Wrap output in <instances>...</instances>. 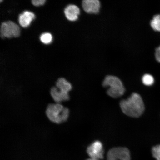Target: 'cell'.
Segmentation results:
<instances>
[{"mask_svg": "<svg viewBox=\"0 0 160 160\" xmlns=\"http://www.w3.org/2000/svg\"><path fill=\"white\" fill-rule=\"evenodd\" d=\"M122 111L126 115L133 118L141 116L145 111V105L141 96L134 93L127 99L120 102Z\"/></svg>", "mask_w": 160, "mask_h": 160, "instance_id": "6da1fadb", "label": "cell"}, {"mask_svg": "<svg viewBox=\"0 0 160 160\" xmlns=\"http://www.w3.org/2000/svg\"><path fill=\"white\" fill-rule=\"evenodd\" d=\"M69 110L61 103H50L46 110V114L50 121L61 124L67 121L69 115Z\"/></svg>", "mask_w": 160, "mask_h": 160, "instance_id": "7a4b0ae2", "label": "cell"}, {"mask_svg": "<svg viewBox=\"0 0 160 160\" xmlns=\"http://www.w3.org/2000/svg\"><path fill=\"white\" fill-rule=\"evenodd\" d=\"M104 87H109L107 91L108 94L113 98L121 97L125 92V89L122 81L115 76H107L102 83Z\"/></svg>", "mask_w": 160, "mask_h": 160, "instance_id": "3957f363", "label": "cell"}, {"mask_svg": "<svg viewBox=\"0 0 160 160\" xmlns=\"http://www.w3.org/2000/svg\"><path fill=\"white\" fill-rule=\"evenodd\" d=\"M20 34V29L17 24L11 21H8L2 23L1 36L2 38H17Z\"/></svg>", "mask_w": 160, "mask_h": 160, "instance_id": "277c9868", "label": "cell"}, {"mask_svg": "<svg viewBox=\"0 0 160 160\" xmlns=\"http://www.w3.org/2000/svg\"><path fill=\"white\" fill-rule=\"evenodd\" d=\"M107 160H131L129 150L124 147L113 148L108 153Z\"/></svg>", "mask_w": 160, "mask_h": 160, "instance_id": "5b68a950", "label": "cell"}, {"mask_svg": "<svg viewBox=\"0 0 160 160\" xmlns=\"http://www.w3.org/2000/svg\"><path fill=\"white\" fill-rule=\"evenodd\" d=\"M87 152L91 158L99 160L103 158L104 151L101 142L96 141L88 147Z\"/></svg>", "mask_w": 160, "mask_h": 160, "instance_id": "8992f818", "label": "cell"}, {"mask_svg": "<svg viewBox=\"0 0 160 160\" xmlns=\"http://www.w3.org/2000/svg\"><path fill=\"white\" fill-rule=\"evenodd\" d=\"M82 6L86 12L97 14L99 12L101 8V3L98 0H84Z\"/></svg>", "mask_w": 160, "mask_h": 160, "instance_id": "52a82bcc", "label": "cell"}, {"mask_svg": "<svg viewBox=\"0 0 160 160\" xmlns=\"http://www.w3.org/2000/svg\"><path fill=\"white\" fill-rule=\"evenodd\" d=\"M50 94L56 103H61L62 102L68 101L70 99L69 93L64 92L60 91L56 87L51 88Z\"/></svg>", "mask_w": 160, "mask_h": 160, "instance_id": "ba28073f", "label": "cell"}, {"mask_svg": "<svg viewBox=\"0 0 160 160\" xmlns=\"http://www.w3.org/2000/svg\"><path fill=\"white\" fill-rule=\"evenodd\" d=\"M64 13L68 20L71 21H75L78 19L80 11L77 6L70 5L65 8Z\"/></svg>", "mask_w": 160, "mask_h": 160, "instance_id": "9c48e42d", "label": "cell"}, {"mask_svg": "<svg viewBox=\"0 0 160 160\" xmlns=\"http://www.w3.org/2000/svg\"><path fill=\"white\" fill-rule=\"evenodd\" d=\"M35 18L34 14L31 12L25 11L19 17V22L23 28L29 27L31 22Z\"/></svg>", "mask_w": 160, "mask_h": 160, "instance_id": "30bf717a", "label": "cell"}, {"mask_svg": "<svg viewBox=\"0 0 160 160\" xmlns=\"http://www.w3.org/2000/svg\"><path fill=\"white\" fill-rule=\"evenodd\" d=\"M56 87L60 91L64 92L69 93L72 88L71 83L64 78H60L56 83Z\"/></svg>", "mask_w": 160, "mask_h": 160, "instance_id": "8fae6325", "label": "cell"}, {"mask_svg": "<svg viewBox=\"0 0 160 160\" xmlns=\"http://www.w3.org/2000/svg\"><path fill=\"white\" fill-rule=\"evenodd\" d=\"M150 25L154 31L160 32V14L153 16L150 22Z\"/></svg>", "mask_w": 160, "mask_h": 160, "instance_id": "7c38bea8", "label": "cell"}, {"mask_svg": "<svg viewBox=\"0 0 160 160\" xmlns=\"http://www.w3.org/2000/svg\"><path fill=\"white\" fill-rule=\"evenodd\" d=\"M154 78L152 76L149 74H146L142 78V82L145 85L150 86L154 83Z\"/></svg>", "mask_w": 160, "mask_h": 160, "instance_id": "4fadbf2b", "label": "cell"}, {"mask_svg": "<svg viewBox=\"0 0 160 160\" xmlns=\"http://www.w3.org/2000/svg\"><path fill=\"white\" fill-rule=\"evenodd\" d=\"M40 40L45 44H49L52 41V37L51 33H43L40 37Z\"/></svg>", "mask_w": 160, "mask_h": 160, "instance_id": "5bb4252c", "label": "cell"}, {"mask_svg": "<svg viewBox=\"0 0 160 160\" xmlns=\"http://www.w3.org/2000/svg\"><path fill=\"white\" fill-rule=\"evenodd\" d=\"M152 153L156 160H160V145L153 147L152 149Z\"/></svg>", "mask_w": 160, "mask_h": 160, "instance_id": "9a60e30c", "label": "cell"}, {"mask_svg": "<svg viewBox=\"0 0 160 160\" xmlns=\"http://www.w3.org/2000/svg\"><path fill=\"white\" fill-rule=\"evenodd\" d=\"M46 1L45 0H32V3L35 6H39L44 4Z\"/></svg>", "mask_w": 160, "mask_h": 160, "instance_id": "2e32d148", "label": "cell"}, {"mask_svg": "<svg viewBox=\"0 0 160 160\" xmlns=\"http://www.w3.org/2000/svg\"><path fill=\"white\" fill-rule=\"evenodd\" d=\"M155 57L157 61L160 63V45L156 48L155 51Z\"/></svg>", "mask_w": 160, "mask_h": 160, "instance_id": "e0dca14e", "label": "cell"}, {"mask_svg": "<svg viewBox=\"0 0 160 160\" xmlns=\"http://www.w3.org/2000/svg\"><path fill=\"white\" fill-rule=\"evenodd\" d=\"M86 160H97V159H93V158H90Z\"/></svg>", "mask_w": 160, "mask_h": 160, "instance_id": "ac0fdd59", "label": "cell"}]
</instances>
